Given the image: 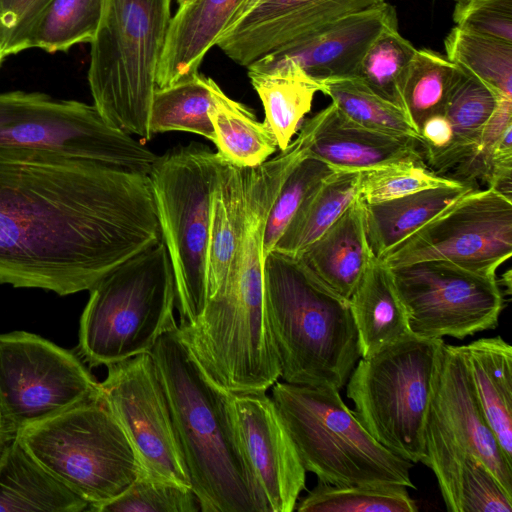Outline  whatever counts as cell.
Wrapping results in <instances>:
<instances>
[{
    "mask_svg": "<svg viewBox=\"0 0 512 512\" xmlns=\"http://www.w3.org/2000/svg\"><path fill=\"white\" fill-rule=\"evenodd\" d=\"M160 240L147 174L0 148V283L89 291Z\"/></svg>",
    "mask_w": 512,
    "mask_h": 512,
    "instance_id": "obj_1",
    "label": "cell"
},
{
    "mask_svg": "<svg viewBox=\"0 0 512 512\" xmlns=\"http://www.w3.org/2000/svg\"><path fill=\"white\" fill-rule=\"evenodd\" d=\"M201 512H269L242 448L231 393L199 363L179 327L150 352Z\"/></svg>",
    "mask_w": 512,
    "mask_h": 512,
    "instance_id": "obj_2",
    "label": "cell"
},
{
    "mask_svg": "<svg viewBox=\"0 0 512 512\" xmlns=\"http://www.w3.org/2000/svg\"><path fill=\"white\" fill-rule=\"evenodd\" d=\"M267 322L286 383L343 388L361 358L349 300L271 251L264 260Z\"/></svg>",
    "mask_w": 512,
    "mask_h": 512,
    "instance_id": "obj_3",
    "label": "cell"
},
{
    "mask_svg": "<svg viewBox=\"0 0 512 512\" xmlns=\"http://www.w3.org/2000/svg\"><path fill=\"white\" fill-rule=\"evenodd\" d=\"M78 350L89 367L150 353L178 328L175 281L162 239L125 261L89 290Z\"/></svg>",
    "mask_w": 512,
    "mask_h": 512,
    "instance_id": "obj_4",
    "label": "cell"
},
{
    "mask_svg": "<svg viewBox=\"0 0 512 512\" xmlns=\"http://www.w3.org/2000/svg\"><path fill=\"white\" fill-rule=\"evenodd\" d=\"M171 0H104L92 40L88 83L93 105L111 126L151 139L156 74Z\"/></svg>",
    "mask_w": 512,
    "mask_h": 512,
    "instance_id": "obj_5",
    "label": "cell"
},
{
    "mask_svg": "<svg viewBox=\"0 0 512 512\" xmlns=\"http://www.w3.org/2000/svg\"><path fill=\"white\" fill-rule=\"evenodd\" d=\"M306 471L331 485L415 489L413 463L380 444L339 390L276 382L271 395Z\"/></svg>",
    "mask_w": 512,
    "mask_h": 512,
    "instance_id": "obj_6",
    "label": "cell"
},
{
    "mask_svg": "<svg viewBox=\"0 0 512 512\" xmlns=\"http://www.w3.org/2000/svg\"><path fill=\"white\" fill-rule=\"evenodd\" d=\"M220 165L216 152L193 142L157 156L148 174L174 275L179 326L193 324L207 303L211 210Z\"/></svg>",
    "mask_w": 512,
    "mask_h": 512,
    "instance_id": "obj_7",
    "label": "cell"
},
{
    "mask_svg": "<svg viewBox=\"0 0 512 512\" xmlns=\"http://www.w3.org/2000/svg\"><path fill=\"white\" fill-rule=\"evenodd\" d=\"M445 342L414 335L360 358L347 397L364 428L413 464L426 455L425 431Z\"/></svg>",
    "mask_w": 512,
    "mask_h": 512,
    "instance_id": "obj_8",
    "label": "cell"
},
{
    "mask_svg": "<svg viewBox=\"0 0 512 512\" xmlns=\"http://www.w3.org/2000/svg\"><path fill=\"white\" fill-rule=\"evenodd\" d=\"M15 438L48 472L90 504L125 491L142 473L136 452L102 398L20 429Z\"/></svg>",
    "mask_w": 512,
    "mask_h": 512,
    "instance_id": "obj_9",
    "label": "cell"
},
{
    "mask_svg": "<svg viewBox=\"0 0 512 512\" xmlns=\"http://www.w3.org/2000/svg\"><path fill=\"white\" fill-rule=\"evenodd\" d=\"M0 148L37 150L149 174L157 156L92 104L40 92L0 93Z\"/></svg>",
    "mask_w": 512,
    "mask_h": 512,
    "instance_id": "obj_10",
    "label": "cell"
},
{
    "mask_svg": "<svg viewBox=\"0 0 512 512\" xmlns=\"http://www.w3.org/2000/svg\"><path fill=\"white\" fill-rule=\"evenodd\" d=\"M423 464L436 476L449 512H461L460 476L475 457L512 495V463L490 428L472 382L464 345L443 347L425 431Z\"/></svg>",
    "mask_w": 512,
    "mask_h": 512,
    "instance_id": "obj_11",
    "label": "cell"
},
{
    "mask_svg": "<svg viewBox=\"0 0 512 512\" xmlns=\"http://www.w3.org/2000/svg\"><path fill=\"white\" fill-rule=\"evenodd\" d=\"M102 398L101 384L73 352L30 332L0 334V416L11 434Z\"/></svg>",
    "mask_w": 512,
    "mask_h": 512,
    "instance_id": "obj_12",
    "label": "cell"
},
{
    "mask_svg": "<svg viewBox=\"0 0 512 512\" xmlns=\"http://www.w3.org/2000/svg\"><path fill=\"white\" fill-rule=\"evenodd\" d=\"M390 269L414 336L462 340L498 325L504 297L496 276L438 259Z\"/></svg>",
    "mask_w": 512,
    "mask_h": 512,
    "instance_id": "obj_13",
    "label": "cell"
},
{
    "mask_svg": "<svg viewBox=\"0 0 512 512\" xmlns=\"http://www.w3.org/2000/svg\"><path fill=\"white\" fill-rule=\"evenodd\" d=\"M512 255V199L495 189H472L380 257L388 267L445 260L496 276Z\"/></svg>",
    "mask_w": 512,
    "mask_h": 512,
    "instance_id": "obj_14",
    "label": "cell"
},
{
    "mask_svg": "<svg viewBox=\"0 0 512 512\" xmlns=\"http://www.w3.org/2000/svg\"><path fill=\"white\" fill-rule=\"evenodd\" d=\"M102 396L127 434L143 475L191 488L169 402L150 353L107 366Z\"/></svg>",
    "mask_w": 512,
    "mask_h": 512,
    "instance_id": "obj_15",
    "label": "cell"
},
{
    "mask_svg": "<svg viewBox=\"0 0 512 512\" xmlns=\"http://www.w3.org/2000/svg\"><path fill=\"white\" fill-rule=\"evenodd\" d=\"M386 0H242L216 46L242 66Z\"/></svg>",
    "mask_w": 512,
    "mask_h": 512,
    "instance_id": "obj_16",
    "label": "cell"
},
{
    "mask_svg": "<svg viewBox=\"0 0 512 512\" xmlns=\"http://www.w3.org/2000/svg\"><path fill=\"white\" fill-rule=\"evenodd\" d=\"M237 433L269 512H292L306 487V469L266 391L231 393Z\"/></svg>",
    "mask_w": 512,
    "mask_h": 512,
    "instance_id": "obj_17",
    "label": "cell"
},
{
    "mask_svg": "<svg viewBox=\"0 0 512 512\" xmlns=\"http://www.w3.org/2000/svg\"><path fill=\"white\" fill-rule=\"evenodd\" d=\"M398 27L395 8L387 3L352 13L322 30L249 66L250 72H267L295 64L317 81L356 76L371 44L386 30Z\"/></svg>",
    "mask_w": 512,
    "mask_h": 512,
    "instance_id": "obj_18",
    "label": "cell"
},
{
    "mask_svg": "<svg viewBox=\"0 0 512 512\" xmlns=\"http://www.w3.org/2000/svg\"><path fill=\"white\" fill-rule=\"evenodd\" d=\"M298 136L307 156L336 170L361 172L399 161L424 160L419 140L365 128L333 103L306 120Z\"/></svg>",
    "mask_w": 512,
    "mask_h": 512,
    "instance_id": "obj_19",
    "label": "cell"
},
{
    "mask_svg": "<svg viewBox=\"0 0 512 512\" xmlns=\"http://www.w3.org/2000/svg\"><path fill=\"white\" fill-rule=\"evenodd\" d=\"M374 258L367 238L365 204L358 196L294 259L309 275L349 299Z\"/></svg>",
    "mask_w": 512,
    "mask_h": 512,
    "instance_id": "obj_20",
    "label": "cell"
},
{
    "mask_svg": "<svg viewBox=\"0 0 512 512\" xmlns=\"http://www.w3.org/2000/svg\"><path fill=\"white\" fill-rule=\"evenodd\" d=\"M242 0H192L171 17L157 68V88L198 73Z\"/></svg>",
    "mask_w": 512,
    "mask_h": 512,
    "instance_id": "obj_21",
    "label": "cell"
},
{
    "mask_svg": "<svg viewBox=\"0 0 512 512\" xmlns=\"http://www.w3.org/2000/svg\"><path fill=\"white\" fill-rule=\"evenodd\" d=\"M348 300L361 358L413 335L391 269L379 258L371 261Z\"/></svg>",
    "mask_w": 512,
    "mask_h": 512,
    "instance_id": "obj_22",
    "label": "cell"
},
{
    "mask_svg": "<svg viewBox=\"0 0 512 512\" xmlns=\"http://www.w3.org/2000/svg\"><path fill=\"white\" fill-rule=\"evenodd\" d=\"M90 504L48 472L14 437L0 456V512H83Z\"/></svg>",
    "mask_w": 512,
    "mask_h": 512,
    "instance_id": "obj_23",
    "label": "cell"
},
{
    "mask_svg": "<svg viewBox=\"0 0 512 512\" xmlns=\"http://www.w3.org/2000/svg\"><path fill=\"white\" fill-rule=\"evenodd\" d=\"M464 350L482 411L512 463V347L496 336L472 341Z\"/></svg>",
    "mask_w": 512,
    "mask_h": 512,
    "instance_id": "obj_24",
    "label": "cell"
},
{
    "mask_svg": "<svg viewBox=\"0 0 512 512\" xmlns=\"http://www.w3.org/2000/svg\"><path fill=\"white\" fill-rule=\"evenodd\" d=\"M472 189V183L457 181L388 201L364 203L367 238L375 257H380Z\"/></svg>",
    "mask_w": 512,
    "mask_h": 512,
    "instance_id": "obj_25",
    "label": "cell"
},
{
    "mask_svg": "<svg viewBox=\"0 0 512 512\" xmlns=\"http://www.w3.org/2000/svg\"><path fill=\"white\" fill-rule=\"evenodd\" d=\"M247 168L221 159L215 185L207 258V300L222 286L244 223Z\"/></svg>",
    "mask_w": 512,
    "mask_h": 512,
    "instance_id": "obj_26",
    "label": "cell"
},
{
    "mask_svg": "<svg viewBox=\"0 0 512 512\" xmlns=\"http://www.w3.org/2000/svg\"><path fill=\"white\" fill-rule=\"evenodd\" d=\"M209 87L212 95L209 117L218 156L241 168L263 164L278 149L269 126L259 122L245 105L228 97L212 78Z\"/></svg>",
    "mask_w": 512,
    "mask_h": 512,
    "instance_id": "obj_27",
    "label": "cell"
},
{
    "mask_svg": "<svg viewBox=\"0 0 512 512\" xmlns=\"http://www.w3.org/2000/svg\"><path fill=\"white\" fill-rule=\"evenodd\" d=\"M251 84L262 101L265 119L280 151L287 148L299 123L310 111L321 82L295 64H285L267 72L248 71Z\"/></svg>",
    "mask_w": 512,
    "mask_h": 512,
    "instance_id": "obj_28",
    "label": "cell"
},
{
    "mask_svg": "<svg viewBox=\"0 0 512 512\" xmlns=\"http://www.w3.org/2000/svg\"><path fill=\"white\" fill-rule=\"evenodd\" d=\"M360 172L336 170L300 204L273 251L295 258L359 196Z\"/></svg>",
    "mask_w": 512,
    "mask_h": 512,
    "instance_id": "obj_29",
    "label": "cell"
},
{
    "mask_svg": "<svg viewBox=\"0 0 512 512\" xmlns=\"http://www.w3.org/2000/svg\"><path fill=\"white\" fill-rule=\"evenodd\" d=\"M499 97L503 96L497 95L485 83L458 67L443 109L453 131V143L444 163L443 175L469 155L494 112Z\"/></svg>",
    "mask_w": 512,
    "mask_h": 512,
    "instance_id": "obj_30",
    "label": "cell"
},
{
    "mask_svg": "<svg viewBox=\"0 0 512 512\" xmlns=\"http://www.w3.org/2000/svg\"><path fill=\"white\" fill-rule=\"evenodd\" d=\"M212 95L209 77L199 73L154 92L149 132L183 131L214 142V129L209 117Z\"/></svg>",
    "mask_w": 512,
    "mask_h": 512,
    "instance_id": "obj_31",
    "label": "cell"
},
{
    "mask_svg": "<svg viewBox=\"0 0 512 512\" xmlns=\"http://www.w3.org/2000/svg\"><path fill=\"white\" fill-rule=\"evenodd\" d=\"M103 8L104 0H50L32 26L25 50L39 48L55 53L79 43H91Z\"/></svg>",
    "mask_w": 512,
    "mask_h": 512,
    "instance_id": "obj_32",
    "label": "cell"
},
{
    "mask_svg": "<svg viewBox=\"0 0 512 512\" xmlns=\"http://www.w3.org/2000/svg\"><path fill=\"white\" fill-rule=\"evenodd\" d=\"M447 58L490 87L497 95L512 98V43L458 26L444 41Z\"/></svg>",
    "mask_w": 512,
    "mask_h": 512,
    "instance_id": "obj_33",
    "label": "cell"
},
{
    "mask_svg": "<svg viewBox=\"0 0 512 512\" xmlns=\"http://www.w3.org/2000/svg\"><path fill=\"white\" fill-rule=\"evenodd\" d=\"M458 66L446 55L416 49L402 83L403 109L417 132L428 117L443 113Z\"/></svg>",
    "mask_w": 512,
    "mask_h": 512,
    "instance_id": "obj_34",
    "label": "cell"
},
{
    "mask_svg": "<svg viewBox=\"0 0 512 512\" xmlns=\"http://www.w3.org/2000/svg\"><path fill=\"white\" fill-rule=\"evenodd\" d=\"M320 82L321 92L355 123L381 133L419 140L418 132L405 112L378 96L358 77L331 78Z\"/></svg>",
    "mask_w": 512,
    "mask_h": 512,
    "instance_id": "obj_35",
    "label": "cell"
},
{
    "mask_svg": "<svg viewBox=\"0 0 512 512\" xmlns=\"http://www.w3.org/2000/svg\"><path fill=\"white\" fill-rule=\"evenodd\" d=\"M298 512H416L403 486L331 485L322 481L297 502Z\"/></svg>",
    "mask_w": 512,
    "mask_h": 512,
    "instance_id": "obj_36",
    "label": "cell"
},
{
    "mask_svg": "<svg viewBox=\"0 0 512 512\" xmlns=\"http://www.w3.org/2000/svg\"><path fill=\"white\" fill-rule=\"evenodd\" d=\"M416 51L398 27L384 31L364 54L356 73L374 93L403 109L402 83Z\"/></svg>",
    "mask_w": 512,
    "mask_h": 512,
    "instance_id": "obj_37",
    "label": "cell"
},
{
    "mask_svg": "<svg viewBox=\"0 0 512 512\" xmlns=\"http://www.w3.org/2000/svg\"><path fill=\"white\" fill-rule=\"evenodd\" d=\"M456 182L432 171L424 160H405L361 171L359 196L372 204Z\"/></svg>",
    "mask_w": 512,
    "mask_h": 512,
    "instance_id": "obj_38",
    "label": "cell"
},
{
    "mask_svg": "<svg viewBox=\"0 0 512 512\" xmlns=\"http://www.w3.org/2000/svg\"><path fill=\"white\" fill-rule=\"evenodd\" d=\"M336 169L326 162L305 156L282 183L269 211L263 237V257L273 251L303 200Z\"/></svg>",
    "mask_w": 512,
    "mask_h": 512,
    "instance_id": "obj_39",
    "label": "cell"
},
{
    "mask_svg": "<svg viewBox=\"0 0 512 512\" xmlns=\"http://www.w3.org/2000/svg\"><path fill=\"white\" fill-rule=\"evenodd\" d=\"M191 488L140 474L119 496L91 512H198Z\"/></svg>",
    "mask_w": 512,
    "mask_h": 512,
    "instance_id": "obj_40",
    "label": "cell"
},
{
    "mask_svg": "<svg viewBox=\"0 0 512 512\" xmlns=\"http://www.w3.org/2000/svg\"><path fill=\"white\" fill-rule=\"evenodd\" d=\"M461 512H510L512 495L475 457L466 459L460 476Z\"/></svg>",
    "mask_w": 512,
    "mask_h": 512,
    "instance_id": "obj_41",
    "label": "cell"
},
{
    "mask_svg": "<svg viewBox=\"0 0 512 512\" xmlns=\"http://www.w3.org/2000/svg\"><path fill=\"white\" fill-rule=\"evenodd\" d=\"M456 26L512 43V0H463L457 2Z\"/></svg>",
    "mask_w": 512,
    "mask_h": 512,
    "instance_id": "obj_42",
    "label": "cell"
},
{
    "mask_svg": "<svg viewBox=\"0 0 512 512\" xmlns=\"http://www.w3.org/2000/svg\"><path fill=\"white\" fill-rule=\"evenodd\" d=\"M50 0H0V50L3 58L25 50L27 36Z\"/></svg>",
    "mask_w": 512,
    "mask_h": 512,
    "instance_id": "obj_43",
    "label": "cell"
},
{
    "mask_svg": "<svg viewBox=\"0 0 512 512\" xmlns=\"http://www.w3.org/2000/svg\"><path fill=\"white\" fill-rule=\"evenodd\" d=\"M15 437L14 434H11L7 431L1 430L0 431V456L6 447V445Z\"/></svg>",
    "mask_w": 512,
    "mask_h": 512,
    "instance_id": "obj_44",
    "label": "cell"
},
{
    "mask_svg": "<svg viewBox=\"0 0 512 512\" xmlns=\"http://www.w3.org/2000/svg\"><path fill=\"white\" fill-rule=\"evenodd\" d=\"M176 1L179 3V5H184V4L191 2L192 0H176Z\"/></svg>",
    "mask_w": 512,
    "mask_h": 512,
    "instance_id": "obj_45",
    "label": "cell"
},
{
    "mask_svg": "<svg viewBox=\"0 0 512 512\" xmlns=\"http://www.w3.org/2000/svg\"><path fill=\"white\" fill-rule=\"evenodd\" d=\"M3 59H4V58H3L2 53H1V50H0V65H1V63H2Z\"/></svg>",
    "mask_w": 512,
    "mask_h": 512,
    "instance_id": "obj_46",
    "label": "cell"
},
{
    "mask_svg": "<svg viewBox=\"0 0 512 512\" xmlns=\"http://www.w3.org/2000/svg\"><path fill=\"white\" fill-rule=\"evenodd\" d=\"M3 430L2 429V421H1V416H0V431Z\"/></svg>",
    "mask_w": 512,
    "mask_h": 512,
    "instance_id": "obj_47",
    "label": "cell"
},
{
    "mask_svg": "<svg viewBox=\"0 0 512 512\" xmlns=\"http://www.w3.org/2000/svg\"><path fill=\"white\" fill-rule=\"evenodd\" d=\"M456 1L459 2V1H463V0H456Z\"/></svg>",
    "mask_w": 512,
    "mask_h": 512,
    "instance_id": "obj_48",
    "label": "cell"
}]
</instances>
